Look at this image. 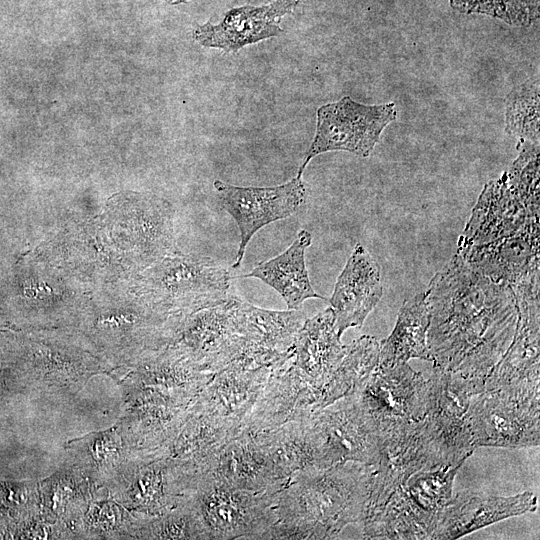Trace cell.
Listing matches in <instances>:
<instances>
[{
    "label": "cell",
    "instance_id": "ba28073f",
    "mask_svg": "<svg viewBox=\"0 0 540 540\" xmlns=\"http://www.w3.org/2000/svg\"><path fill=\"white\" fill-rule=\"evenodd\" d=\"M518 319L513 340L484 381L485 390L540 396L539 272L511 287Z\"/></svg>",
    "mask_w": 540,
    "mask_h": 540
},
{
    "label": "cell",
    "instance_id": "8992f818",
    "mask_svg": "<svg viewBox=\"0 0 540 540\" xmlns=\"http://www.w3.org/2000/svg\"><path fill=\"white\" fill-rule=\"evenodd\" d=\"M307 429L315 468L350 461L375 466L379 460V426L353 394L312 414Z\"/></svg>",
    "mask_w": 540,
    "mask_h": 540
},
{
    "label": "cell",
    "instance_id": "5bb4252c",
    "mask_svg": "<svg viewBox=\"0 0 540 540\" xmlns=\"http://www.w3.org/2000/svg\"><path fill=\"white\" fill-rule=\"evenodd\" d=\"M320 409V388L301 375L290 357L271 372L239 432L256 435L289 421L306 420Z\"/></svg>",
    "mask_w": 540,
    "mask_h": 540
},
{
    "label": "cell",
    "instance_id": "9c48e42d",
    "mask_svg": "<svg viewBox=\"0 0 540 540\" xmlns=\"http://www.w3.org/2000/svg\"><path fill=\"white\" fill-rule=\"evenodd\" d=\"M395 103L366 105L349 96L317 110L316 131L297 175L302 176L312 158L330 151H347L368 157L386 126L395 121Z\"/></svg>",
    "mask_w": 540,
    "mask_h": 540
},
{
    "label": "cell",
    "instance_id": "1f68e13d",
    "mask_svg": "<svg viewBox=\"0 0 540 540\" xmlns=\"http://www.w3.org/2000/svg\"><path fill=\"white\" fill-rule=\"evenodd\" d=\"M164 1L169 4H179V3L187 2L189 0H164Z\"/></svg>",
    "mask_w": 540,
    "mask_h": 540
},
{
    "label": "cell",
    "instance_id": "9a60e30c",
    "mask_svg": "<svg viewBox=\"0 0 540 540\" xmlns=\"http://www.w3.org/2000/svg\"><path fill=\"white\" fill-rule=\"evenodd\" d=\"M526 233H539V216L525 207L503 173L483 187L459 238L458 248Z\"/></svg>",
    "mask_w": 540,
    "mask_h": 540
},
{
    "label": "cell",
    "instance_id": "4fadbf2b",
    "mask_svg": "<svg viewBox=\"0 0 540 540\" xmlns=\"http://www.w3.org/2000/svg\"><path fill=\"white\" fill-rule=\"evenodd\" d=\"M235 305L242 339L237 357L272 370L292 357L297 335L306 319L300 309H264L237 296Z\"/></svg>",
    "mask_w": 540,
    "mask_h": 540
},
{
    "label": "cell",
    "instance_id": "ffe728a7",
    "mask_svg": "<svg viewBox=\"0 0 540 540\" xmlns=\"http://www.w3.org/2000/svg\"><path fill=\"white\" fill-rule=\"evenodd\" d=\"M537 497L526 491L513 496L461 492L443 508L431 535L435 540H454L506 518L533 512Z\"/></svg>",
    "mask_w": 540,
    "mask_h": 540
},
{
    "label": "cell",
    "instance_id": "7c38bea8",
    "mask_svg": "<svg viewBox=\"0 0 540 540\" xmlns=\"http://www.w3.org/2000/svg\"><path fill=\"white\" fill-rule=\"evenodd\" d=\"M178 342L183 357L201 371L214 374L228 365L242 348L235 296L190 312Z\"/></svg>",
    "mask_w": 540,
    "mask_h": 540
},
{
    "label": "cell",
    "instance_id": "30bf717a",
    "mask_svg": "<svg viewBox=\"0 0 540 540\" xmlns=\"http://www.w3.org/2000/svg\"><path fill=\"white\" fill-rule=\"evenodd\" d=\"M213 186L221 206L240 230V244L233 268H238L253 235L262 227L294 214L305 202L302 176L271 187H241L215 180Z\"/></svg>",
    "mask_w": 540,
    "mask_h": 540
},
{
    "label": "cell",
    "instance_id": "5b68a950",
    "mask_svg": "<svg viewBox=\"0 0 540 540\" xmlns=\"http://www.w3.org/2000/svg\"><path fill=\"white\" fill-rule=\"evenodd\" d=\"M450 466L446 454L429 429L420 421H392L380 427V456L360 523L372 521L391 494L412 475ZM455 467V466H454Z\"/></svg>",
    "mask_w": 540,
    "mask_h": 540
},
{
    "label": "cell",
    "instance_id": "52a82bcc",
    "mask_svg": "<svg viewBox=\"0 0 540 540\" xmlns=\"http://www.w3.org/2000/svg\"><path fill=\"white\" fill-rule=\"evenodd\" d=\"M540 396L484 390L472 397L464 421L475 447L527 448L540 443Z\"/></svg>",
    "mask_w": 540,
    "mask_h": 540
},
{
    "label": "cell",
    "instance_id": "ac0fdd59",
    "mask_svg": "<svg viewBox=\"0 0 540 540\" xmlns=\"http://www.w3.org/2000/svg\"><path fill=\"white\" fill-rule=\"evenodd\" d=\"M301 0H275L261 6L244 5L228 10L219 23L208 21L195 28L194 39L204 47L235 53L283 33L279 23Z\"/></svg>",
    "mask_w": 540,
    "mask_h": 540
},
{
    "label": "cell",
    "instance_id": "f1b7e54d",
    "mask_svg": "<svg viewBox=\"0 0 540 540\" xmlns=\"http://www.w3.org/2000/svg\"><path fill=\"white\" fill-rule=\"evenodd\" d=\"M539 78L515 87L505 101V131L519 139L539 144Z\"/></svg>",
    "mask_w": 540,
    "mask_h": 540
},
{
    "label": "cell",
    "instance_id": "f546056e",
    "mask_svg": "<svg viewBox=\"0 0 540 540\" xmlns=\"http://www.w3.org/2000/svg\"><path fill=\"white\" fill-rule=\"evenodd\" d=\"M518 149V157L504 174L525 207L539 216V144L519 141Z\"/></svg>",
    "mask_w": 540,
    "mask_h": 540
},
{
    "label": "cell",
    "instance_id": "277c9868",
    "mask_svg": "<svg viewBox=\"0 0 540 540\" xmlns=\"http://www.w3.org/2000/svg\"><path fill=\"white\" fill-rule=\"evenodd\" d=\"M460 467H439L412 475L391 494L378 516L362 525L363 538L431 539L452 497Z\"/></svg>",
    "mask_w": 540,
    "mask_h": 540
},
{
    "label": "cell",
    "instance_id": "d6986e66",
    "mask_svg": "<svg viewBox=\"0 0 540 540\" xmlns=\"http://www.w3.org/2000/svg\"><path fill=\"white\" fill-rule=\"evenodd\" d=\"M382 295L381 267L371 254L357 243L337 278L329 300L339 336L349 328H361Z\"/></svg>",
    "mask_w": 540,
    "mask_h": 540
},
{
    "label": "cell",
    "instance_id": "d4e9b609",
    "mask_svg": "<svg viewBox=\"0 0 540 540\" xmlns=\"http://www.w3.org/2000/svg\"><path fill=\"white\" fill-rule=\"evenodd\" d=\"M427 380L429 423L447 431L465 429L464 415L473 396L485 390V379L469 377L433 366Z\"/></svg>",
    "mask_w": 540,
    "mask_h": 540
},
{
    "label": "cell",
    "instance_id": "484cf974",
    "mask_svg": "<svg viewBox=\"0 0 540 540\" xmlns=\"http://www.w3.org/2000/svg\"><path fill=\"white\" fill-rule=\"evenodd\" d=\"M429 311L425 292L406 299L391 334L380 341L379 364L420 359L431 362L427 347Z\"/></svg>",
    "mask_w": 540,
    "mask_h": 540
},
{
    "label": "cell",
    "instance_id": "4dcf8cb0",
    "mask_svg": "<svg viewBox=\"0 0 540 540\" xmlns=\"http://www.w3.org/2000/svg\"><path fill=\"white\" fill-rule=\"evenodd\" d=\"M453 9L482 13L513 26L527 27L539 18V0H450Z\"/></svg>",
    "mask_w": 540,
    "mask_h": 540
},
{
    "label": "cell",
    "instance_id": "7402d4cb",
    "mask_svg": "<svg viewBox=\"0 0 540 540\" xmlns=\"http://www.w3.org/2000/svg\"><path fill=\"white\" fill-rule=\"evenodd\" d=\"M457 254L476 272L512 287L539 272V233L458 248Z\"/></svg>",
    "mask_w": 540,
    "mask_h": 540
},
{
    "label": "cell",
    "instance_id": "603a6c76",
    "mask_svg": "<svg viewBox=\"0 0 540 540\" xmlns=\"http://www.w3.org/2000/svg\"><path fill=\"white\" fill-rule=\"evenodd\" d=\"M346 345L341 342L331 307L305 319L294 344L293 363L314 387L322 388L342 360Z\"/></svg>",
    "mask_w": 540,
    "mask_h": 540
},
{
    "label": "cell",
    "instance_id": "83f0119b",
    "mask_svg": "<svg viewBox=\"0 0 540 540\" xmlns=\"http://www.w3.org/2000/svg\"><path fill=\"white\" fill-rule=\"evenodd\" d=\"M380 341L363 335L346 345L339 365L320 389L321 408L355 392L379 364Z\"/></svg>",
    "mask_w": 540,
    "mask_h": 540
},
{
    "label": "cell",
    "instance_id": "2e32d148",
    "mask_svg": "<svg viewBox=\"0 0 540 540\" xmlns=\"http://www.w3.org/2000/svg\"><path fill=\"white\" fill-rule=\"evenodd\" d=\"M166 303L190 312L225 301L233 276L208 257H176L167 260L154 275Z\"/></svg>",
    "mask_w": 540,
    "mask_h": 540
},
{
    "label": "cell",
    "instance_id": "6da1fadb",
    "mask_svg": "<svg viewBox=\"0 0 540 540\" xmlns=\"http://www.w3.org/2000/svg\"><path fill=\"white\" fill-rule=\"evenodd\" d=\"M425 294L433 366L485 379L515 334L518 309L512 288L476 272L456 253Z\"/></svg>",
    "mask_w": 540,
    "mask_h": 540
},
{
    "label": "cell",
    "instance_id": "8fae6325",
    "mask_svg": "<svg viewBox=\"0 0 540 540\" xmlns=\"http://www.w3.org/2000/svg\"><path fill=\"white\" fill-rule=\"evenodd\" d=\"M352 394L379 429L392 421H420L427 415V380L408 362L378 364Z\"/></svg>",
    "mask_w": 540,
    "mask_h": 540
},
{
    "label": "cell",
    "instance_id": "e0dca14e",
    "mask_svg": "<svg viewBox=\"0 0 540 540\" xmlns=\"http://www.w3.org/2000/svg\"><path fill=\"white\" fill-rule=\"evenodd\" d=\"M272 371L236 357L214 373L194 405L239 432Z\"/></svg>",
    "mask_w": 540,
    "mask_h": 540
},
{
    "label": "cell",
    "instance_id": "44dd1931",
    "mask_svg": "<svg viewBox=\"0 0 540 540\" xmlns=\"http://www.w3.org/2000/svg\"><path fill=\"white\" fill-rule=\"evenodd\" d=\"M201 471L238 489L279 491L286 483L253 435L239 432L198 464Z\"/></svg>",
    "mask_w": 540,
    "mask_h": 540
},
{
    "label": "cell",
    "instance_id": "cb8c5ba5",
    "mask_svg": "<svg viewBox=\"0 0 540 540\" xmlns=\"http://www.w3.org/2000/svg\"><path fill=\"white\" fill-rule=\"evenodd\" d=\"M311 242L310 232L301 230L288 249L268 261L257 264L243 277L260 279L274 288L288 309H300L303 302L310 298L326 300L314 291L309 280L305 250Z\"/></svg>",
    "mask_w": 540,
    "mask_h": 540
},
{
    "label": "cell",
    "instance_id": "3957f363",
    "mask_svg": "<svg viewBox=\"0 0 540 540\" xmlns=\"http://www.w3.org/2000/svg\"><path fill=\"white\" fill-rule=\"evenodd\" d=\"M277 492L238 489L201 471L187 501L204 539H263L276 522Z\"/></svg>",
    "mask_w": 540,
    "mask_h": 540
},
{
    "label": "cell",
    "instance_id": "4316f807",
    "mask_svg": "<svg viewBox=\"0 0 540 540\" xmlns=\"http://www.w3.org/2000/svg\"><path fill=\"white\" fill-rule=\"evenodd\" d=\"M253 436L281 479L287 481L298 471L315 468L307 419L289 421Z\"/></svg>",
    "mask_w": 540,
    "mask_h": 540
},
{
    "label": "cell",
    "instance_id": "7a4b0ae2",
    "mask_svg": "<svg viewBox=\"0 0 540 540\" xmlns=\"http://www.w3.org/2000/svg\"><path fill=\"white\" fill-rule=\"evenodd\" d=\"M373 472L350 461L294 473L276 494V522L263 539L336 538L362 521Z\"/></svg>",
    "mask_w": 540,
    "mask_h": 540
}]
</instances>
